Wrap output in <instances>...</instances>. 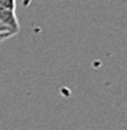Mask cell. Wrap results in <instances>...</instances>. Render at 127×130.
Wrapping results in <instances>:
<instances>
[{"mask_svg":"<svg viewBox=\"0 0 127 130\" xmlns=\"http://www.w3.org/2000/svg\"><path fill=\"white\" fill-rule=\"evenodd\" d=\"M0 10L6 11H15V0H0Z\"/></svg>","mask_w":127,"mask_h":130,"instance_id":"1","label":"cell"}]
</instances>
